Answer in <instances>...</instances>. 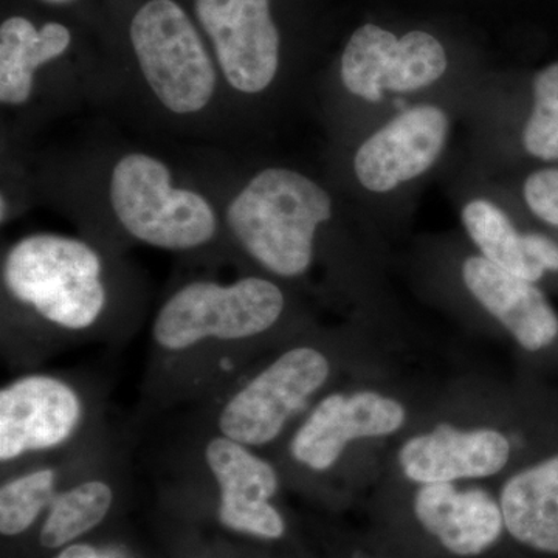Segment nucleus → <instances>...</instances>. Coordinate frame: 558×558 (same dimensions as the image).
<instances>
[{
  "instance_id": "obj_1",
  "label": "nucleus",
  "mask_w": 558,
  "mask_h": 558,
  "mask_svg": "<svg viewBox=\"0 0 558 558\" xmlns=\"http://www.w3.org/2000/svg\"><path fill=\"white\" fill-rule=\"evenodd\" d=\"M330 218L328 191L288 168L256 172L226 208V223L238 244L281 278L301 277L311 269L317 231Z\"/></svg>"
},
{
  "instance_id": "obj_2",
  "label": "nucleus",
  "mask_w": 558,
  "mask_h": 558,
  "mask_svg": "<svg viewBox=\"0 0 558 558\" xmlns=\"http://www.w3.org/2000/svg\"><path fill=\"white\" fill-rule=\"evenodd\" d=\"M2 281L14 300L68 330L94 326L108 301L101 256L86 241L64 234H31L11 245Z\"/></svg>"
},
{
  "instance_id": "obj_3",
  "label": "nucleus",
  "mask_w": 558,
  "mask_h": 558,
  "mask_svg": "<svg viewBox=\"0 0 558 558\" xmlns=\"http://www.w3.org/2000/svg\"><path fill=\"white\" fill-rule=\"evenodd\" d=\"M108 199L121 229L150 247L186 252L218 234V213L207 196L175 185L171 168L143 150L123 154L113 163Z\"/></svg>"
},
{
  "instance_id": "obj_4",
  "label": "nucleus",
  "mask_w": 558,
  "mask_h": 558,
  "mask_svg": "<svg viewBox=\"0 0 558 558\" xmlns=\"http://www.w3.org/2000/svg\"><path fill=\"white\" fill-rule=\"evenodd\" d=\"M132 50L146 87L175 117L215 101L219 69L189 13L174 0H148L131 21Z\"/></svg>"
},
{
  "instance_id": "obj_5",
  "label": "nucleus",
  "mask_w": 558,
  "mask_h": 558,
  "mask_svg": "<svg viewBox=\"0 0 558 558\" xmlns=\"http://www.w3.org/2000/svg\"><path fill=\"white\" fill-rule=\"evenodd\" d=\"M284 311V295L266 278L219 284L193 281L165 301L154 319L159 347L183 351L204 340L252 339L269 330Z\"/></svg>"
},
{
  "instance_id": "obj_6",
  "label": "nucleus",
  "mask_w": 558,
  "mask_h": 558,
  "mask_svg": "<svg viewBox=\"0 0 558 558\" xmlns=\"http://www.w3.org/2000/svg\"><path fill=\"white\" fill-rule=\"evenodd\" d=\"M329 374V360L318 349H289L226 403L220 433L247 447L274 442Z\"/></svg>"
},
{
  "instance_id": "obj_7",
  "label": "nucleus",
  "mask_w": 558,
  "mask_h": 558,
  "mask_svg": "<svg viewBox=\"0 0 558 558\" xmlns=\"http://www.w3.org/2000/svg\"><path fill=\"white\" fill-rule=\"evenodd\" d=\"M194 9L227 86L241 97L269 89L279 69L270 0H196Z\"/></svg>"
},
{
  "instance_id": "obj_8",
  "label": "nucleus",
  "mask_w": 558,
  "mask_h": 558,
  "mask_svg": "<svg viewBox=\"0 0 558 558\" xmlns=\"http://www.w3.org/2000/svg\"><path fill=\"white\" fill-rule=\"evenodd\" d=\"M407 410L380 392H336L322 400L290 440L299 464L325 472L355 440L387 438L405 425Z\"/></svg>"
},
{
  "instance_id": "obj_9",
  "label": "nucleus",
  "mask_w": 558,
  "mask_h": 558,
  "mask_svg": "<svg viewBox=\"0 0 558 558\" xmlns=\"http://www.w3.org/2000/svg\"><path fill=\"white\" fill-rule=\"evenodd\" d=\"M83 405L57 377L32 374L0 391V461L54 449L78 428Z\"/></svg>"
},
{
  "instance_id": "obj_10",
  "label": "nucleus",
  "mask_w": 558,
  "mask_h": 558,
  "mask_svg": "<svg viewBox=\"0 0 558 558\" xmlns=\"http://www.w3.org/2000/svg\"><path fill=\"white\" fill-rule=\"evenodd\" d=\"M449 117L436 106L400 112L360 146L354 157L359 182L373 193H388L427 172L449 137Z\"/></svg>"
},
{
  "instance_id": "obj_11",
  "label": "nucleus",
  "mask_w": 558,
  "mask_h": 558,
  "mask_svg": "<svg viewBox=\"0 0 558 558\" xmlns=\"http://www.w3.org/2000/svg\"><path fill=\"white\" fill-rule=\"evenodd\" d=\"M205 462L218 483V517L223 526L253 537H282L284 520L270 505L279 486L278 473L269 462L227 436L209 440Z\"/></svg>"
},
{
  "instance_id": "obj_12",
  "label": "nucleus",
  "mask_w": 558,
  "mask_h": 558,
  "mask_svg": "<svg viewBox=\"0 0 558 558\" xmlns=\"http://www.w3.org/2000/svg\"><path fill=\"white\" fill-rule=\"evenodd\" d=\"M510 451V440L499 429L440 424L403 442L398 462L413 483H457L497 475L508 465Z\"/></svg>"
},
{
  "instance_id": "obj_13",
  "label": "nucleus",
  "mask_w": 558,
  "mask_h": 558,
  "mask_svg": "<svg viewBox=\"0 0 558 558\" xmlns=\"http://www.w3.org/2000/svg\"><path fill=\"white\" fill-rule=\"evenodd\" d=\"M413 509L421 526L459 557L486 553L506 527L501 505L480 487L421 484L414 494Z\"/></svg>"
},
{
  "instance_id": "obj_14",
  "label": "nucleus",
  "mask_w": 558,
  "mask_h": 558,
  "mask_svg": "<svg viewBox=\"0 0 558 558\" xmlns=\"http://www.w3.org/2000/svg\"><path fill=\"white\" fill-rule=\"evenodd\" d=\"M462 279L481 306L508 329L521 348L542 351L556 341L557 314L534 282L499 269L484 256L464 260Z\"/></svg>"
},
{
  "instance_id": "obj_15",
  "label": "nucleus",
  "mask_w": 558,
  "mask_h": 558,
  "mask_svg": "<svg viewBox=\"0 0 558 558\" xmlns=\"http://www.w3.org/2000/svg\"><path fill=\"white\" fill-rule=\"evenodd\" d=\"M499 505L510 537L558 556V453L510 476Z\"/></svg>"
},
{
  "instance_id": "obj_16",
  "label": "nucleus",
  "mask_w": 558,
  "mask_h": 558,
  "mask_svg": "<svg viewBox=\"0 0 558 558\" xmlns=\"http://www.w3.org/2000/svg\"><path fill=\"white\" fill-rule=\"evenodd\" d=\"M72 33L60 22L36 27L27 17L11 16L0 25V102L21 108L35 94L40 69L69 50Z\"/></svg>"
},
{
  "instance_id": "obj_17",
  "label": "nucleus",
  "mask_w": 558,
  "mask_h": 558,
  "mask_svg": "<svg viewBox=\"0 0 558 558\" xmlns=\"http://www.w3.org/2000/svg\"><path fill=\"white\" fill-rule=\"evenodd\" d=\"M462 222L481 256L494 266L529 282H537L545 275V269L527 255L523 234L497 205L486 199L469 202L462 209Z\"/></svg>"
},
{
  "instance_id": "obj_18",
  "label": "nucleus",
  "mask_w": 558,
  "mask_h": 558,
  "mask_svg": "<svg viewBox=\"0 0 558 558\" xmlns=\"http://www.w3.org/2000/svg\"><path fill=\"white\" fill-rule=\"evenodd\" d=\"M112 501V488L98 480L76 484L57 495L40 529V545L58 549L86 534L106 519Z\"/></svg>"
},
{
  "instance_id": "obj_19",
  "label": "nucleus",
  "mask_w": 558,
  "mask_h": 558,
  "mask_svg": "<svg viewBox=\"0 0 558 558\" xmlns=\"http://www.w3.org/2000/svg\"><path fill=\"white\" fill-rule=\"evenodd\" d=\"M398 40L395 33L374 24L352 33L341 54L343 86L362 100H384V81Z\"/></svg>"
},
{
  "instance_id": "obj_20",
  "label": "nucleus",
  "mask_w": 558,
  "mask_h": 558,
  "mask_svg": "<svg viewBox=\"0 0 558 558\" xmlns=\"http://www.w3.org/2000/svg\"><path fill=\"white\" fill-rule=\"evenodd\" d=\"M447 65L446 50L435 36L425 32L407 33L399 39L384 89L396 94L425 89L446 73Z\"/></svg>"
},
{
  "instance_id": "obj_21",
  "label": "nucleus",
  "mask_w": 558,
  "mask_h": 558,
  "mask_svg": "<svg viewBox=\"0 0 558 558\" xmlns=\"http://www.w3.org/2000/svg\"><path fill=\"white\" fill-rule=\"evenodd\" d=\"M57 472L40 469L9 481L0 488V532L7 537L20 535L35 523L54 497Z\"/></svg>"
},
{
  "instance_id": "obj_22",
  "label": "nucleus",
  "mask_w": 558,
  "mask_h": 558,
  "mask_svg": "<svg viewBox=\"0 0 558 558\" xmlns=\"http://www.w3.org/2000/svg\"><path fill=\"white\" fill-rule=\"evenodd\" d=\"M523 145L532 157L558 160V62L535 76L534 109L524 126Z\"/></svg>"
},
{
  "instance_id": "obj_23",
  "label": "nucleus",
  "mask_w": 558,
  "mask_h": 558,
  "mask_svg": "<svg viewBox=\"0 0 558 558\" xmlns=\"http://www.w3.org/2000/svg\"><path fill=\"white\" fill-rule=\"evenodd\" d=\"M523 194L529 209L538 219L558 227V170H542L529 175Z\"/></svg>"
},
{
  "instance_id": "obj_24",
  "label": "nucleus",
  "mask_w": 558,
  "mask_h": 558,
  "mask_svg": "<svg viewBox=\"0 0 558 558\" xmlns=\"http://www.w3.org/2000/svg\"><path fill=\"white\" fill-rule=\"evenodd\" d=\"M527 255L545 271H558V244L538 233L523 234Z\"/></svg>"
},
{
  "instance_id": "obj_25",
  "label": "nucleus",
  "mask_w": 558,
  "mask_h": 558,
  "mask_svg": "<svg viewBox=\"0 0 558 558\" xmlns=\"http://www.w3.org/2000/svg\"><path fill=\"white\" fill-rule=\"evenodd\" d=\"M54 558H98V556L89 545H72L61 550Z\"/></svg>"
},
{
  "instance_id": "obj_26",
  "label": "nucleus",
  "mask_w": 558,
  "mask_h": 558,
  "mask_svg": "<svg viewBox=\"0 0 558 558\" xmlns=\"http://www.w3.org/2000/svg\"><path fill=\"white\" fill-rule=\"evenodd\" d=\"M47 3H54V5H65V3L75 2V0H44Z\"/></svg>"
}]
</instances>
